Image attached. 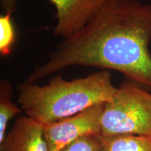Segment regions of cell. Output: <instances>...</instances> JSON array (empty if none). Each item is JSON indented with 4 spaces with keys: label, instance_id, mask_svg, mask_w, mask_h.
Segmentation results:
<instances>
[{
    "label": "cell",
    "instance_id": "obj_7",
    "mask_svg": "<svg viewBox=\"0 0 151 151\" xmlns=\"http://www.w3.org/2000/svg\"><path fill=\"white\" fill-rule=\"evenodd\" d=\"M103 151H151V137L140 135H100Z\"/></svg>",
    "mask_w": 151,
    "mask_h": 151
},
{
    "label": "cell",
    "instance_id": "obj_8",
    "mask_svg": "<svg viewBox=\"0 0 151 151\" xmlns=\"http://www.w3.org/2000/svg\"><path fill=\"white\" fill-rule=\"evenodd\" d=\"M13 87L9 81H0V143L6 137L7 125L14 117L22 112L20 107L12 101Z\"/></svg>",
    "mask_w": 151,
    "mask_h": 151
},
{
    "label": "cell",
    "instance_id": "obj_11",
    "mask_svg": "<svg viewBox=\"0 0 151 151\" xmlns=\"http://www.w3.org/2000/svg\"><path fill=\"white\" fill-rule=\"evenodd\" d=\"M0 2L4 11V14L12 15L16 9L17 0H0Z\"/></svg>",
    "mask_w": 151,
    "mask_h": 151
},
{
    "label": "cell",
    "instance_id": "obj_1",
    "mask_svg": "<svg viewBox=\"0 0 151 151\" xmlns=\"http://www.w3.org/2000/svg\"><path fill=\"white\" fill-rule=\"evenodd\" d=\"M151 2L108 0L83 29L56 47L24 83L36 82L73 66L122 73L151 89Z\"/></svg>",
    "mask_w": 151,
    "mask_h": 151
},
{
    "label": "cell",
    "instance_id": "obj_3",
    "mask_svg": "<svg viewBox=\"0 0 151 151\" xmlns=\"http://www.w3.org/2000/svg\"><path fill=\"white\" fill-rule=\"evenodd\" d=\"M101 127L104 137H151V93L132 81L122 83L112 99L104 104Z\"/></svg>",
    "mask_w": 151,
    "mask_h": 151
},
{
    "label": "cell",
    "instance_id": "obj_4",
    "mask_svg": "<svg viewBox=\"0 0 151 151\" xmlns=\"http://www.w3.org/2000/svg\"><path fill=\"white\" fill-rule=\"evenodd\" d=\"M104 104L92 106L72 116L43 124L48 151H61L81 138L101 135V120Z\"/></svg>",
    "mask_w": 151,
    "mask_h": 151
},
{
    "label": "cell",
    "instance_id": "obj_10",
    "mask_svg": "<svg viewBox=\"0 0 151 151\" xmlns=\"http://www.w3.org/2000/svg\"><path fill=\"white\" fill-rule=\"evenodd\" d=\"M61 151H103L100 135L81 138L68 145Z\"/></svg>",
    "mask_w": 151,
    "mask_h": 151
},
{
    "label": "cell",
    "instance_id": "obj_9",
    "mask_svg": "<svg viewBox=\"0 0 151 151\" xmlns=\"http://www.w3.org/2000/svg\"><path fill=\"white\" fill-rule=\"evenodd\" d=\"M16 41V32L11 20V14H4L0 16V53L6 57L12 50Z\"/></svg>",
    "mask_w": 151,
    "mask_h": 151
},
{
    "label": "cell",
    "instance_id": "obj_5",
    "mask_svg": "<svg viewBox=\"0 0 151 151\" xmlns=\"http://www.w3.org/2000/svg\"><path fill=\"white\" fill-rule=\"evenodd\" d=\"M108 0H50L56 9L55 36L67 39L85 27Z\"/></svg>",
    "mask_w": 151,
    "mask_h": 151
},
{
    "label": "cell",
    "instance_id": "obj_2",
    "mask_svg": "<svg viewBox=\"0 0 151 151\" xmlns=\"http://www.w3.org/2000/svg\"><path fill=\"white\" fill-rule=\"evenodd\" d=\"M18 102L25 116L43 124L72 116L92 106L105 104L118 90L109 71L67 81L58 75L48 84H20Z\"/></svg>",
    "mask_w": 151,
    "mask_h": 151
},
{
    "label": "cell",
    "instance_id": "obj_6",
    "mask_svg": "<svg viewBox=\"0 0 151 151\" xmlns=\"http://www.w3.org/2000/svg\"><path fill=\"white\" fill-rule=\"evenodd\" d=\"M0 151H48L42 124L27 116L18 117L0 143Z\"/></svg>",
    "mask_w": 151,
    "mask_h": 151
}]
</instances>
